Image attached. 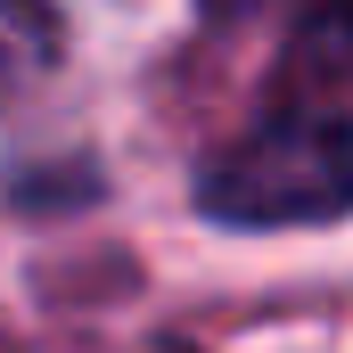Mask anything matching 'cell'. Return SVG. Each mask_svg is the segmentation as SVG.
<instances>
[{
  "label": "cell",
  "mask_w": 353,
  "mask_h": 353,
  "mask_svg": "<svg viewBox=\"0 0 353 353\" xmlns=\"http://www.w3.org/2000/svg\"><path fill=\"white\" fill-rule=\"evenodd\" d=\"M197 205L230 230H296V222H329L353 205V99L296 90L279 99L247 140H230L205 181Z\"/></svg>",
  "instance_id": "1"
},
{
  "label": "cell",
  "mask_w": 353,
  "mask_h": 353,
  "mask_svg": "<svg viewBox=\"0 0 353 353\" xmlns=\"http://www.w3.org/2000/svg\"><path fill=\"white\" fill-rule=\"evenodd\" d=\"M58 50H66V33H58L50 0H0V99L33 90L58 66Z\"/></svg>",
  "instance_id": "2"
}]
</instances>
